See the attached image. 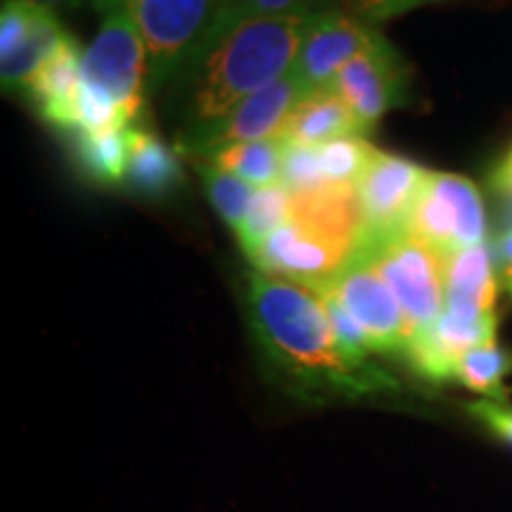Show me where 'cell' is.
<instances>
[{"instance_id":"4","label":"cell","mask_w":512,"mask_h":512,"mask_svg":"<svg viewBox=\"0 0 512 512\" xmlns=\"http://www.w3.org/2000/svg\"><path fill=\"white\" fill-rule=\"evenodd\" d=\"M358 254H363L384 283L394 292L411 323L413 335L444 311V256L403 233L387 238H363Z\"/></svg>"},{"instance_id":"12","label":"cell","mask_w":512,"mask_h":512,"mask_svg":"<svg viewBox=\"0 0 512 512\" xmlns=\"http://www.w3.org/2000/svg\"><path fill=\"white\" fill-rule=\"evenodd\" d=\"M380 34L363 19L337 8H320L306 31L302 50L294 62V74L304 83L306 93L325 91L358 53H363Z\"/></svg>"},{"instance_id":"26","label":"cell","mask_w":512,"mask_h":512,"mask_svg":"<svg viewBox=\"0 0 512 512\" xmlns=\"http://www.w3.org/2000/svg\"><path fill=\"white\" fill-rule=\"evenodd\" d=\"M467 411L475 415L477 420H482L491 432H496L498 437L512 444V406H508V403L484 399L470 403Z\"/></svg>"},{"instance_id":"28","label":"cell","mask_w":512,"mask_h":512,"mask_svg":"<svg viewBox=\"0 0 512 512\" xmlns=\"http://www.w3.org/2000/svg\"><path fill=\"white\" fill-rule=\"evenodd\" d=\"M491 185H494V190L505 202L512 204V150L505 155L503 162L498 164L494 176H491Z\"/></svg>"},{"instance_id":"25","label":"cell","mask_w":512,"mask_h":512,"mask_svg":"<svg viewBox=\"0 0 512 512\" xmlns=\"http://www.w3.org/2000/svg\"><path fill=\"white\" fill-rule=\"evenodd\" d=\"M430 3H439V0H354V10L366 22H384V19L399 17L403 12Z\"/></svg>"},{"instance_id":"21","label":"cell","mask_w":512,"mask_h":512,"mask_svg":"<svg viewBox=\"0 0 512 512\" xmlns=\"http://www.w3.org/2000/svg\"><path fill=\"white\" fill-rule=\"evenodd\" d=\"M287 207H290V190L285 185H273V188H261L254 192L252 204H249V214L242 228L238 230V240L242 252L249 259L256 254L264 242L283 226L287 219Z\"/></svg>"},{"instance_id":"20","label":"cell","mask_w":512,"mask_h":512,"mask_svg":"<svg viewBox=\"0 0 512 512\" xmlns=\"http://www.w3.org/2000/svg\"><path fill=\"white\" fill-rule=\"evenodd\" d=\"M512 373V354L498 347L496 342L479 344L470 349L458 361L453 380L465 384L470 392L491 396L494 401H503L508 389L503 380Z\"/></svg>"},{"instance_id":"15","label":"cell","mask_w":512,"mask_h":512,"mask_svg":"<svg viewBox=\"0 0 512 512\" xmlns=\"http://www.w3.org/2000/svg\"><path fill=\"white\" fill-rule=\"evenodd\" d=\"M181 159L152 131L131 126L124 185L143 200H166L183 185Z\"/></svg>"},{"instance_id":"24","label":"cell","mask_w":512,"mask_h":512,"mask_svg":"<svg viewBox=\"0 0 512 512\" xmlns=\"http://www.w3.org/2000/svg\"><path fill=\"white\" fill-rule=\"evenodd\" d=\"M320 8L323 0H226L219 17H290Z\"/></svg>"},{"instance_id":"3","label":"cell","mask_w":512,"mask_h":512,"mask_svg":"<svg viewBox=\"0 0 512 512\" xmlns=\"http://www.w3.org/2000/svg\"><path fill=\"white\" fill-rule=\"evenodd\" d=\"M226 0H133L147 48V88L176 81L214 29Z\"/></svg>"},{"instance_id":"27","label":"cell","mask_w":512,"mask_h":512,"mask_svg":"<svg viewBox=\"0 0 512 512\" xmlns=\"http://www.w3.org/2000/svg\"><path fill=\"white\" fill-rule=\"evenodd\" d=\"M496 254H498L496 268H498V273H501L503 285L508 287V292L512 297V223L503 230L501 238H498Z\"/></svg>"},{"instance_id":"5","label":"cell","mask_w":512,"mask_h":512,"mask_svg":"<svg viewBox=\"0 0 512 512\" xmlns=\"http://www.w3.org/2000/svg\"><path fill=\"white\" fill-rule=\"evenodd\" d=\"M406 233L441 256L479 247L486 240L482 192L470 178L430 171L406 221Z\"/></svg>"},{"instance_id":"18","label":"cell","mask_w":512,"mask_h":512,"mask_svg":"<svg viewBox=\"0 0 512 512\" xmlns=\"http://www.w3.org/2000/svg\"><path fill=\"white\" fill-rule=\"evenodd\" d=\"M287 143L283 138L256 140V143H245L228 147V150L216 152L207 162L216 164L228 174L242 178L252 188H273L283 185V164H285Z\"/></svg>"},{"instance_id":"8","label":"cell","mask_w":512,"mask_h":512,"mask_svg":"<svg viewBox=\"0 0 512 512\" xmlns=\"http://www.w3.org/2000/svg\"><path fill=\"white\" fill-rule=\"evenodd\" d=\"M81 74L88 86L114 100H143L147 88V48L131 5L107 12L93 43L83 50Z\"/></svg>"},{"instance_id":"29","label":"cell","mask_w":512,"mask_h":512,"mask_svg":"<svg viewBox=\"0 0 512 512\" xmlns=\"http://www.w3.org/2000/svg\"><path fill=\"white\" fill-rule=\"evenodd\" d=\"M31 3H36V5H43V8H67V10H72V8H79L81 3H86V0H31Z\"/></svg>"},{"instance_id":"13","label":"cell","mask_w":512,"mask_h":512,"mask_svg":"<svg viewBox=\"0 0 512 512\" xmlns=\"http://www.w3.org/2000/svg\"><path fill=\"white\" fill-rule=\"evenodd\" d=\"M81 60L83 53L69 36L24 88L43 121L62 131H79L76 105H79V91L83 86Z\"/></svg>"},{"instance_id":"17","label":"cell","mask_w":512,"mask_h":512,"mask_svg":"<svg viewBox=\"0 0 512 512\" xmlns=\"http://www.w3.org/2000/svg\"><path fill=\"white\" fill-rule=\"evenodd\" d=\"M67 38L69 34L62 29L55 12L34 3L29 27L24 31L22 41L17 43L10 55L0 57V76H3L5 93L27 88L29 81L38 74V69L62 48Z\"/></svg>"},{"instance_id":"22","label":"cell","mask_w":512,"mask_h":512,"mask_svg":"<svg viewBox=\"0 0 512 512\" xmlns=\"http://www.w3.org/2000/svg\"><path fill=\"white\" fill-rule=\"evenodd\" d=\"M197 171H200L211 204L223 216V221L238 233L247 219L249 204H252L256 190L242 181V178L228 174V171L219 169V166L207 162V159L204 162L197 159Z\"/></svg>"},{"instance_id":"19","label":"cell","mask_w":512,"mask_h":512,"mask_svg":"<svg viewBox=\"0 0 512 512\" xmlns=\"http://www.w3.org/2000/svg\"><path fill=\"white\" fill-rule=\"evenodd\" d=\"M128 131L131 128L76 133V157L91 181L100 185L124 183L128 166Z\"/></svg>"},{"instance_id":"1","label":"cell","mask_w":512,"mask_h":512,"mask_svg":"<svg viewBox=\"0 0 512 512\" xmlns=\"http://www.w3.org/2000/svg\"><path fill=\"white\" fill-rule=\"evenodd\" d=\"M245 309L264 356L299 394L311 399H361L396 384L373 361L344 354L325 313L323 297L309 287L252 273Z\"/></svg>"},{"instance_id":"10","label":"cell","mask_w":512,"mask_h":512,"mask_svg":"<svg viewBox=\"0 0 512 512\" xmlns=\"http://www.w3.org/2000/svg\"><path fill=\"white\" fill-rule=\"evenodd\" d=\"M427 174L430 171L413 159L375 150L368 169L356 185L363 221H366L363 238H387L403 233Z\"/></svg>"},{"instance_id":"6","label":"cell","mask_w":512,"mask_h":512,"mask_svg":"<svg viewBox=\"0 0 512 512\" xmlns=\"http://www.w3.org/2000/svg\"><path fill=\"white\" fill-rule=\"evenodd\" d=\"M304 95L306 88L302 79L290 69L283 79L271 83L264 91L249 95L223 117L209 124L185 128L178 138V150L209 159L228 147L278 138L294 105Z\"/></svg>"},{"instance_id":"16","label":"cell","mask_w":512,"mask_h":512,"mask_svg":"<svg viewBox=\"0 0 512 512\" xmlns=\"http://www.w3.org/2000/svg\"><path fill=\"white\" fill-rule=\"evenodd\" d=\"M496 259L484 245L463 249L444 259V306L496 313Z\"/></svg>"},{"instance_id":"23","label":"cell","mask_w":512,"mask_h":512,"mask_svg":"<svg viewBox=\"0 0 512 512\" xmlns=\"http://www.w3.org/2000/svg\"><path fill=\"white\" fill-rule=\"evenodd\" d=\"M377 147L363 136L332 140L318 147L320 174L325 185H358Z\"/></svg>"},{"instance_id":"7","label":"cell","mask_w":512,"mask_h":512,"mask_svg":"<svg viewBox=\"0 0 512 512\" xmlns=\"http://www.w3.org/2000/svg\"><path fill=\"white\" fill-rule=\"evenodd\" d=\"M347 309L368 339L370 354H403L413 330L394 292L363 254L344 266L328 290Z\"/></svg>"},{"instance_id":"14","label":"cell","mask_w":512,"mask_h":512,"mask_svg":"<svg viewBox=\"0 0 512 512\" xmlns=\"http://www.w3.org/2000/svg\"><path fill=\"white\" fill-rule=\"evenodd\" d=\"M349 136H363L361 124L335 88L306 93L294 105L280 133V138L294 147H320Z\"/></svg>"},{"instance_id":"9","label":"cell","mask_w":512,"mask_h":512,"mask_svg":"<svg viewBox=\"0 0 512 512\" xmlns=\"http://www.w3.org/2000/svg\"><path fill=\"white\" fill-rule=\"evenodd\" d=\"M332 88L354 110L361 131H373L384 114L406 102L408 69L382 34L339 72Z\"/></svg>"},{"instance_id":"2","label":"cell","mask_w":512,"mask_h":512,"mask_svg":"<svg viewBox=\"0 0 512 512\" xmlns=\"http://www.w3.org/2000/svg\"><path fill=\"white\" fill-rule=\"evenodd\" d=\"M318 12V10H316ZM316 12L290 17H219L174 81L183 131L219 119L290 72Z\"/></svg>"},{"instance_id":"11","label":"cell","mask_w":512,"mask_h":512,"mask_svg":"<svg viewBox=\"0 0 512 512\" xmlns=\"http://www.w3.org/2000/svg\"><path fill=\"white\" fill-rule=\"evenodd\" d=\"M496 313H477L444 306L432 325L415 332L408 342V366L430 382H446L456 375L458 361L479 344L496 342Z\"/></svg>"}]
</instances>
